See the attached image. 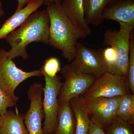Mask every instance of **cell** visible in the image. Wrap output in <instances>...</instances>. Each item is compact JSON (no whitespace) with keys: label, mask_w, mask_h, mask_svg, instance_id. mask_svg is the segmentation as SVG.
Masks as SVG:
<instances>
[{"label":"cell","mask_w":134,"mask_h":134,"mask_svg":"<svg viewBox=\"0 0 134 134\" xmlns=\"http://www.w3.org/2000/svg\"><path fill=\"white\" fill-rule=\"evenodd\" d=\"M50 19L46 9L36 11L18 29L9 34L5 39L11 47L7 52L8 58L14 59L21 57L27 60L29 55L26 47L33 42L49 44Z\"/></svg>","instance_id":"6da1fadb"},{"label":"cell","mask_w":134,"mask_h":134,"mask_svg":"<svg viewBox=\"0 0 134 134\" xmlns=\"http://www.w3.org/2000/svg\"><path fill=\"white\" fill-rule=\"evenodd\" d=\"M50 19L49 45L61 51L62 56L69 62L75 55L79 39H85L81 31L66 14L61 3L47 6Z\"/></svg>","instance_id":"7a4b0ae2"},{"label":"cell","mask_w":134,"mask_h":134,"mask_svg":"<svg viewBox=\"0 0 134 134\" xmlns=\"http://www.w3.org/2000/svg\"><path fill=\"white\" fill-rule=\"evenodd\" d=\"M7 52L5 49L0 48V87L17 101L19 98L15 95V92L18 85L30 77L43 75L41 69L31 72L20 69L13 60L8 58Z\"/></svg>","instance_id":"3957f363"},{"label":"cell","mask_w":134,"mask_h":134,"mask_svg":"<svg viewBox=\"0 0 134 134\" xmlns=\"http://www.w3.org/2000/svg\"><path fill=\"white\" fill-rule=\"evenodd\" d=\"M42 73L45 81L43 89V106L44 114L43 133L54 134L58 123L59 105L58 97L62 83L59 76L51 77L42 71Z\"/></svg>","instance_id":"277c9868"},{"label":"cell","mask_w":134,"mask_h":134,"mask_svg":"<svg viewBox=\"0 0 134 134\" xmlns=\"http://www.w3.org/2000/svg\"><path fill=\"white\" fill-rule=\"evenodd\" d=\"M65 79L58 97L59 104L69 102L75 98L82 96L93 84L96 77L79 72L70 64L65 65L61 69Z\"/></svg>","instance_id":"5b68a950"},{"label":"cell","mask_w":134,"mask_h":134,"mask_svg":"<svg viewBox=\"0 0 134 134\" xmlns=\"http://www.w3.org/2000/svg\"><path fill=\"white\" fill-rule=\"evenodd\" d=\"M127 77L107 72L96 77L83 95L86 98H113L131 93Z\"/></svg>","instance_id":"8992f818"},{"label":"cell","mask_w":134,"mask_h":134,"mask_svg":"<svg viewBox=\"0 0 134 134\" xmlns=\"http://www.w3.org/2000/svg\"><path fill=\"white\" fill-rule=\"evenodd\" d=\"M134 29L120 25L119 30L109 29L104 33V44L112 47L116 52L118 75H127L130 34Z\"/></svg>","instance_id":"52a82bcc"},{"label":"cell","mask_w":134,"mask_h":134,"mask_svg":"<svg viewBox=\"0 0 134 134\" xmlns=\"http://www.w3.org/2000/svg\"><path fill=\"white\" fill-rule=\"evenodd\" d=\"M92 122L103 129L117 117L119 104L122 96L113 98H86L82 96Z\"/></svg>","instance_id":"ba28073f"},{"label":"cell","mask_w":134,"mask_h":134,"mask_svg":"<svg viewBox=\"0 0 134 134\" xmlns=\"http://www.w3.org/2000/svg\"><path fill=\"white\" fill-rule=\"evenodd\" d=\"M71 63L79 72L96 77L107 72L101 50L89 48L78 42L74 59Z\"/></svg>","instance_id":"9c48e42d"},{"label":"cell","mask_w":134,"mask_h":134,"mask_svg":"<svg viewBox=\"0 0 134 134\" xmlns=\"http://www.w3.org/2000/svg\"><path fill=\"white\" fill-rule=\"evenodd\" d=\"M44 86L40 82L32 83L27 95L30 108L24 115V123L29 134H43L42 121L44 118L43 106Z\"/></svg>","instance_id":"30bf717a"},{"label":"cell","mask_w":134,"mask_h":134,"mask_svg":"<svg viewBox=\"0 0 134 134\" xmlns=\"http://www.w3.org/2000/svg\"><path fill=\"white\" fill-rule=\"evenodd\" d=\"M103 19L116 21L134 29V0H117L107 4L102 14Z\"/></svg>","instance_id":"8fae6325"},{"label":"cell","mask_w":134,"mask_h":134,"mask_svg":"<svg viewBox=\"0 0 134 134\" xmlns=\"http://www.w3.org/2000/svg\"><path fill=\"white\" fill-rule=\"evenodd\" d=\"M43 5L41 0H33L21 9L16 10L6 20L0 28V40L21 26L33 13Z\"/></svg>","instance_id":"7c38bea8"},{"label":"cell","mask_w":134,"mask_h":134,"mask_svg":"<svg viewBox=\"0 0 134 134\" xmlns=\"http://www.w3.org/2000/svg\"><path fill=\"white\" fill-rule=\"evenodd\" d=\"M83 0H62L61 4L66 14L85 38L90 36L92 30L85 19Z\"/></svg>","instance_id":"4fadbf2b"},{"label":"cell","mask_w":134,"mask_h":134,"mask_svg":"<svg viewBox=\"0 0 134 134\" xmlns=\"http://www.w3.org/2000/svg\"><path fill=\"white\" fill-rule=\"evenodd\" d=\"M0 134H29L24 115L10 110L0 116Z\"/></svg>","instance_id":"5bb4252c"},{"label":"cell","mask_w":134,"mask_h":134,"mask_svg":"<svg viewBox=\"0 0 134 134\" xmlns=\"http://www.w3.org/2000/svg\"><path fill=\"white\" fill-rule=\"evenodd\" d=\"M76 120L75 134H89L91 120L82 96L69 101Z\"/></svg>","instance_id":"9a60e30c"},{"label":"cell","mask_w":134,"mask_h":134,"mask_svg":"<svg viewBox=\"0 0 134 134\" xmlns=\"http://www.w3.org/2000/svg\"><path fill=\"white\" fill-rule=\"evenodd\" d=\"M59 104L58 126L54 134H75V118L69 102Z\"/></svg>","instance_id":"2e32d148"},{"label":"cell","mask_w":134,"mask_h":134,"mask_svg":"<svg viewBox=\"0 0 134 134\" xmlns=\"http://www.w3.org/2000/svg\"><path fill=\"white\" fill-rule=\"evenodd\" d=\"M117 0H83L84 14L85 21L90 24L98 26L102 23L103 10L107 4Z\"/></svg>","instance_id":"e0dca14e"},{"label":"cell","mask_w":134,"mask_h":134,"mask_svg":"<svg viewBox=\"0 0 134 134\" xmlns=\"http://www.w3.org/2000/svg\"><path fill=\"white\" fill-rule=\"evenodd\" d=\"M117 117L130 125H134V94L130 93L122 96L117 110Z\"/></svg>","instance_id":"ac0fdd59"},{"label":"cell","mask_w":134,"mask_h":134,"mask_svg":"<svg viewBox=\"0 0 134 134\" xmlns=\"http://www.w3.org/2000/svg\"><path fill=\"white\" fill-rule=\"evenodd\" d=\"M105 128L106 134H134L132 125L118 117Z\"/></svg>","instance_id":"d6986e66"},{"label":"cell","mask_w":134,"mask_h":134,"mask_svg":"<svg viewBox=\"0 0 134 134\" xmlns=\"http://www.w3.org/2000/svg\"><path fill=\"white\" fill-rule=\"evenodd\" d=\"M103 60L104 61L107 72L118 74L117 68V54L115 50L108 46L101 50Z\"/></svg>","instance_id":"ffe728a7"},{"label":"cell","mask_w":134,"mask_h":134,"mask_svg":"<svg viewBox=\"0 0 134 134\" xmlns=\"http://www.w3.org/2000/svg\"><path fill=\"white\" fill-rule=\"evenodd\" d=\"M128 80L130 89L132 93L134 94V31L130 34L129 61L128 69Z\"/></svg>","instance_id":"44dd1931"},{"label":"cell","mask_w":134,"mask_h":134,"mask_svg":"<svg viewBox=\"0 0 134 134\" xmlns=\"http://www.w3.org/2000/svg\"><path fill=\"white\" fill-rule=\"evenodd\" d=\"M41 69L48 76L55 77L61 70L59 60L55 57H50L45 60Z\"/></svg>","instance_id":"7402d4cb"},{"label":"cell","mask_w":134,"mask_h":134,"mask_svg":"<svg viewBox=\"0 0 134 134\" xmlns=\"http://www.w3.org/2000/svg\"><path fill=\"white\" fill-rule=\"evenodd\" d=\"M17 101L7 94L0 87V116L5 114L7 109L16 104Z\"/></svg>","instance_id":"603a6c76"},{"label":"cell","mask_w":134,"mask_h":134,"mask_svg":"<svg viewBox=\"0 0 134 134\" xmlns=\"http://www.w3.org/2000/svg\"><path fill=\"white\" fill-rule=\"evenodd\" d=\"M89 134H106L104 130L94 124L91 121Z\"/></svg>","instance_id":"cb8c5ba5"},{"label":"cell","mask_w":134,"mask_h":134,"mask_svg":"<svg viewBox=\"0 0 134 134\" xmlns=\"http://www.w3.org/2000/svg\"><path fill=\"white\" fill-rule=\"evenodd\" d=\"M17 7L16 10L21 9L29 2L33 0H17Z\"/></svg>","instance_id":"d4e9b609"},{"label":"cell","mask_w":134,"mask_h":134,"mask_svg":"<svg viewBox=\"0 0 134 134\" xmlns=\"http://www.w3.org/2000/svg\"><path fill=\"white\" fill-rule=\"evenodd\" d=\"M43 2V5L48 6L54 3H61L62 0H41Z\"/></svg>","instance_id":"484cf974"},{"label":"cell","mask_w":134,"mask_h":134,"mask_svg":"<svg viewBox=\"0 0 134 134\" xmlns=\"http://www.w3.org/2000/svg\"><path fill=\"white\" fill-rule=\"evenodd\" d=\"M5 14V11L3 8V3L1 1H0V17L3 16Z\"/></svg>","instance_id":"4316f807"}]
</instances>
